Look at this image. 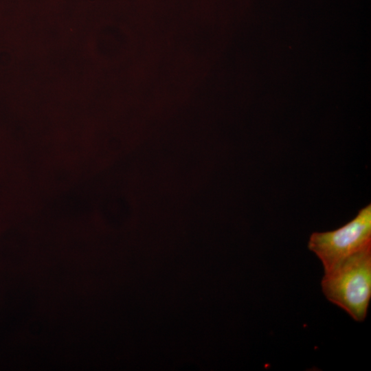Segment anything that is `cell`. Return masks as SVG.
Masks as SVG:
<instances>
[{"instance_id": "7a4b0ae2", "label": "cell", "mask_w": 371, "mask_h": 371, "mask_svg": "<svg viewBox=\"0 0 371 371\" xmlns=\"http://www.w3.org/2000/svg\"><path fill=\"white\" fill-rule=\"evenodd\" d=\"M371 247V204L333 231L313 232L308 247L320 260L324 272L333 269L352 255Z\"/></svg>"}, {"instance_id": "6da1fadb", "label": "cell", "mask_w": 371, "mask_h": 371, "mask_svg": "<svg viewBox=\"0 0 371 371\" xmlns=\"http://www.w3.org/2000/svg\"><path fill=\"white\" fill-rule=\"evenodd\" d=\"M321 286L328 301L363 322L371 298V247L324 272Z\"/></svg>"}]
</instances>
